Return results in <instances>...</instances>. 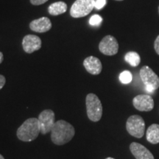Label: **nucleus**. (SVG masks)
<instances>
[{
  "instance_id": "nucleus-1",
  "label": "nucleus",
  "mask_w": 159,
  "mask_h": 159,
  "mask_svg": "<svg viewBox=\"0 0 159 159\" xmlns=\"http://www.w3.org/2000/svg\"><path fill=\"white\" fill-rule=\"evenodd\" d=\"M75 134V128L70 123L58 120L55 122L51 130L52 142L56 145H63L70 142Z\"/></svg>"
},
{
  "instance_id": "nucleus-2",
  "label": "nucleus",
  "mask_w": 159,
  "mask_h": 159,
  "mask_svg": "<svg viewBox=\"0 0 159 159\" xmlns=\"http://www.w3.org/2000/svg\"><path fill=\"white\" fill-rule=\"evenodd\" d=\"M41 133L39 121L38 118H30L18 128L16 136L19 140L25 142H33Z\"/></svg>"
},
{
  "instance_id": "nucleus-3",
  "label": "nucleus",
  "mask_w": 159,
  "mask_h": 159,
  "mask_svg": "<svg viewBox=\"0 0 159 159\" xmlns=\"http://www.w3.org/2000/svg\"><path fill=\"white\" fill-rule=\"evenodd\" d=\"M87 116L92 122H99L102 116V105L96 94H89L85 98Z\"/></svg>"
},
{
  "instance_id": "nucleus-4",
  "label": "nucleus",
  "mask_w": 159,
  "mask_h": 159,
  "mask_svg": "<svg viewBox=\"0 0 159 159\" xmlns=\"http://www.w3.org/2000/svg\"><path fill=\"white\" fill-rule=\"evenodd\" d=\"M126 129L128 134L136 138H142L145 131V122L144 119L139 115H133L128 119Z\"/></svg>"
},
{
  "instance_id": "nucleus-5",
  "label": "nucleus",
  "mask_w": 159,
  "mask_h": 159,
  "mask_svg": "<svg viewBox=\"0 0 159 159\" xmlns=\"http://www.w3.org/2000/svg\"><path fill=\"white\" fill-rule=\"evenodd\" d=\"M95 0H76L71 5L70 15L73 18L86 16L94 7Z\"/></svg>"
},
{
  "instance_id": "nucleus-6",
  "label": "nucleus",
  "mask_w": 159,
  "mask_h": 159,
  "mask_svg": "<svg viewBox=\"0 0 159 159\" xmlns=\"http://www.w3.org/2000/svg\"><path fill=\"white\" fill-rule=\"evenodd\" d=\"M38 119L39 121L40 128H41V134H47L49 132H51L55 123L54 111L49 109L43 111L39 114Z\"/></svg>"
},
{
  "instance_id": "nucleus-7",
  "label": "nucleus",
  "mask_w": 159,
  "mask_h": 159,
  "mask_svg": "<svg viewBox=\"0 0 159 159\" xmlns=\"http://www.w3.org/2000/svg\"><path fill=\"white\" fill-rule=\"evenodd\" d=\"M140 77L147 88L156 90L159 88V77L148 66H143L140 70Z\"/></svg>"
},
{
  "instance_id": "nucleus-8",
  "label": "nucleus",
  "mask_w": 159,
  "mask_h": 159,
  "mask_svg": "<svg viewBox=\"0 0 159 159\" xmlns=\"http://www.w3.org/2000/svg\"><path fill=\"white\" fill-rule=\"evenodd\" d=\"M99 49L105 55L111 56L116 55L119 50L118 41L112 35H106L99 43Z\"/></svg>"
},
{
  "instance_id": "nucleus-9",
  "label": "nucleus",
  "mask_w": 159,
  "mask_h": 159,
  "mask_svg": "<svg viewBox=\"0 0 159 159\" xmlns=\"http://www.w3.org/2000/svg\"><path fill=\"white\" fill-rule=\"evenodd\" d=\"M135 108L140 111H150L154 108V100L149 94H139L133 99Z\"/></svg>"
},
{
  "instance_id": "nucleus-10",
  "label": "nucleus",
  "mask_w": 159,
  "mask_h": 159,
  "mask_svg": "<svg viewBox=\"0 0 159 159\" xmlns=\"http://www.w3.org/2000/svg\"><path fill=\"white\" fill-rule=\"evenodd\" d=\"M22 47L25 52L30 54L41 49V40L37 35H27L24 37Z\"/></svg>"
},
{
  "instance_id": "nucleus-11",
  "label": "nucleus",
  "mask_w": 159,
  "mask_h": 159,
  "mask_svg": "<svg viewBox=\"0 0 159 159\" xmlns=\"http://www.w3.org/2000/svg\"><path fill=\"white\" fill-rule=\"evenodd\" d=\"M130 150L131 153L134 155L136 159H154V156L152 152L139 143H131Z\"/></svg>"
},
{
  "instance_id": "nucleus-12",
  "label": "nucleus",
  "mask_w": 159,
  "mask_h": 159,
  "mask_svg": "<svg viewBox=\"0 0 159 159\" xmlns=\"http://www.w3.org/2000/svg\"><path fill=\"white\" fill-rule=\"evenodd\" d=\"M83 66L86 71L93 75H99L102 71V63L96 57L89 56L86 57L83 61Z\"/></svg>"
},
{
  "instance_id": "nucleus-13",
  "label": "nucleus",
  "mask_w": 159,
  "mask_h": 159,
  "mask_svg": "<svg viewBox=\"0 0 159 159\" xmlns=\"http://www.w3.org/2000/svg\"><path fill=\"white\" fill-rule=\"evenodd\" d=\"M30 28L36 33H46L52 28V22L49 18L41 17L32 21Z\"/></svg>"
},
{
  "instance_id": "nucleus-14",
  "label": "nucleus",
  "mask_w": 159,
  "mask_h": 159,
  "mask_svg": "<svg viewBox=\"0 0 159 159\" xmlns=\"http://www.w3.org/2000/svg\"><path fill=\"white\" fill-rule=\"evenodd\" d=\"M147 140L152 144L159 143V125L152 124L147 130Z\"/></svg>"
},
{
  "instance_id": "nucleus-15",
  "label": "nucleus",
  "mask_w": 159,
  "mask_h": 159,
  "mask_svg": "<svg viewBox=\"0 0 159 159\" xmlns=\"http://www.w3.org/2000/svg\"><path fill=\"white\" fill-rule=\"evenodd\" d=\"M67 11V5L64 2H57L51 4L48 7L49 13L52 16H58L66 13Z\"/></svg>"
},
{
  "instance_id": "nucleus-16",
  "label": "nucleus",
  "mask_w": 159,
  "mask_h": 159,
  "mask_svg": "<svg viewBox=\"0 0 159 159\" xmlns=\"http://www.w3.org/2000/svg\"><path fill=\"white\" fill-rule=\"evenodd\" d=\"M125 59L126 62L134 67L138 66L141 62V57L136 52H129L125 55Z\"/></svg>"
},
{
  "instance_id": "nucleus-17",
  "label": "nucleus",
  "mask_w": 159,
  "mask_h": 159,
  "mask_svg": "<svg viewBox=\"0 0 159 159\" xmlns=\"http://www.w3.org/2000/svg\"><path fill=\"white\" fill-rule=\"evenodd\" d=\"M133 80L132 74L129 71H124L119 75V80L123 84H128Z\"/></svg>"
},
{
  "instance_id": "nucleus-18",
  "label": "nucleus",
  "mask_w": 159,
  "mask_h": 159,
  "mask_svg": "<svg viewBox=\"0 0 159 159\" xmlns=\"http://www.w3.org/2000/svg\"><path fill=\"white\" fill-rule=\"evenodd\" d=\"M102 21V17L99 15L95 14L93 15L89 19V24L92 26H98L100 25V23Z\"/></svg>"
},
{
  "instance_id": "nucleus-19",
  "label": "nucleus",
  "mask_w": 159,
  "mask_h": 159,
  "mask_svg": "<svg viewBox=\"0 0 159 159\" xmlns=\"http://www.w3.org/2000/svg\"><path fill=\"white\" fill-rule=\"evenodd\" d=\"M106 4V0H95L94 7L97 10H101Z\"/></svg>"
},
{
  "instance_id": "nucleus-20",
  "label": "nucleus",
  "mask_w": 159,
  "mask_h": 159,
  "mask_svg": "<svg viewBox=\"0 0 159 159\" xmlns=\"http://www.w3.org/2000/svg\"><path fill=\"white\" fill-rule=\"evenodd\" d=\"M48 0H30V2L33 5H41L44 4Z\"/></svg>"
},
{
  "instance_id": "nucleus-21",
  "label": "nucleus",
  "mask_w": 159,
  "mask_h": 159,
  "mask_svg": "<svg viewBox=\"0 0 159 159\" xmlns=\"http://www.w3.org/2000/svg\"><path fill=\"white\" fill-rule=\"evenodd\" d=\"M154 48H155V50H156L157 54L159 55V35L156 38V41H155Z\"/></svg>"
},
{
  "instance_id": "nucleus-22",
  "label": "nucleus",
  "mask_w": 159,
  "mask_h": 159,
  "mask_svg": "<svg viewBox=\"0 0 159 159\" xmlns=\"http://www.w3.org/2000/svg\"><path fill=\"white\" fill-rule=\"evenodd\" d=\"M6 83V79L5 77L3 76V75H0V90L3 88L4 85H5Z\"/></svg>"
},
{
  "instance_id": "nucleus-23",
  "label": "nucleus",
  "mask_w": 159,
  "mask_h": 159,
  "mask_svg": "<svg viewBox=\"0 0 159 159\" xmlns=\"http://www.w3.org/2000/svg\"><path fill=\"white\" fill-rule=\"evenodd\" d=\"M3 60H4L3 54H2V52H0V64H1V63H2Z\"/></svg>"
},
{
  "instance_id": "nucleus-24",
  "label": "nucleus",
  "mask_w": 159,
  "mask_h": 159,
  "mask_svg": "<svg viewBox=\"0 0 159 159\" xmlns=\"http://www.w3.org/2000/svg\"><path fill=\"white\" fill-rule=\"evenodd\" d=\"M0 159H5V158H4V157L2 156L1 154H0Z\"/></svg>"
},
{
  "instance_id": "nucleus-25",
  "label": "nucleus",
  "mask_w": 159,
  "mask_h": 159,
  "mask_svg": "<svg viewBox=\"0 0 159 159\" xmlns=\"http://www.w3.org/2000/svg\"><path fill=\"white\" fill-rule=\"evenodd\" d=\"M105 159H115V158H111V157H108V158H105Z\"/></svg>"
},
{
  "instance_id": "nucleus-26",
  "label": "nucleus",
  "mask_w": 159,
  "mask_h": 159,
  "mask_svg": "<svg viewBox=\"0 0 159 159\" xmlns=\"http://www.w3.org/2000/svg\"><path fill=\"white\" fill-rule=\"evenodd\" d=\"M116 1H123V0H116Z\"/></svg>"
},
{
  "instance_id": "nucleus-27",
  "label": "nucleus",
  "mask_w": 159,
  "mask_h": 159,
  "mask_svg": "<svg viewBox=\"0 0 159 159\" xmlns=\"http://www.w3.org/2000/svg\"><path fill=\"white\" fill-rule=\"evenodd\" d=\"M158 13H159V7H158Z\"/></svg>"
}]
</instances>
